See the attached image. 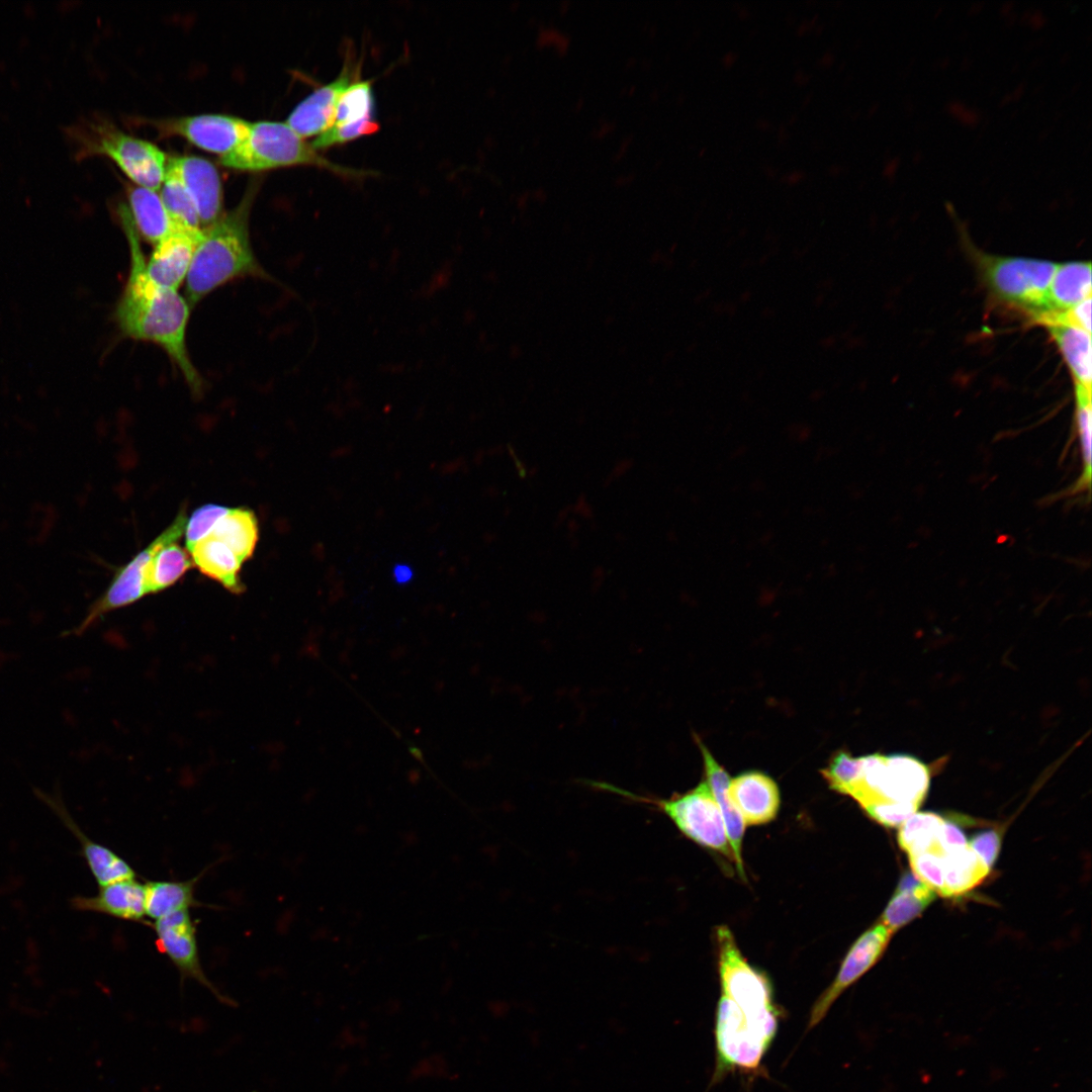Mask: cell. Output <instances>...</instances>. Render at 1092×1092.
I'll return each instance as SVG.
<instances>
[{"label":"cell","instance_id":"10","mask_svg":"<svg viewBox=\"0 0 1092 1092\" xmlns=\"http://www.w3.org/2000/svg\"><path fill=\"white\" fill-rule=\"evenodd\" d=\"M892 932L879 923L855 940L835 979L814 1003L809 1016L808 1029L819 1024L836 999L876 964L887 947Z\"/></svg>","mask_w":1092,"mask_h":1092},{"label":"cell","instance_id":"6","mask_svg":"<svg viewBox=\"0 0 1092 1092\" xmlns=\"http://www.w3.org/2000/svg\"><path fill=\"white\" fill-rule=\"evenodd\" d=\"M859 759V777L849 796L866 812L890 803L920 807L930 785V771L926 764L907 754L875 753Z\"/></svg>","mask_w":1092,"mask_h":1092},{"label":"cell","instance_id":"9","mask_svg":"<svg viewBox=\"0 0 1092 1092\" xmlns=\"http://www.w3.org/2000/svg\"><path fill=\"white\" fill-rule=\"evenodd\" d=\"M158 949L178 970L182 979H192L207 988L220 1001L230 1003L209 981L201 966L196 927L189 910L180 911L153 922Z\"/></svg>","mask_w":1092,"mask_h":1092},{"label":"cell","instance_id":"1","mask_svg":"<svg viewBox=\"0 0 1092 1092\" xmlns=\"http://www.w3.org/2000/svg\"><path fill=\"white\" fill-rule=\"evenodd\" d=\"M117 213L130 254L127 280L114 311L119 332L124 337L160 346L178 366L193 392H200L202 378L186 344L191 306L177 290L161 287L150 279L140 236L127 206L120 203Z\"/></svg>","mask_w":1092,"mask_h":1092},{"label":"cell","instance_id":"22","mask_svg":"<svg viewBox=\"0 0 1092 1092\" xmlns=\"http://www.w3.org/2000/svg\"><path fill=\"white\" fill-rule=\"evenodd\" d=\"M936 893L912 873L905 875L882 915V924L892 933L916 918L934 900Z\"/></svg>","mask_w":1092,"mask_h":1092},{"label":"cell","instance_id":"16","mask_svg":"<svg viewBox=\"0 0 1092 1092\" xmlns=\"http://www.w3.org/2000/svg\"><path fill=\"white\" fill-rule=\"evenodd\" d=\"M70 905L74 910L107 915L116 919L144 922L146 917V888L135 878L120 880L99 887L93 896H75Z\"/></svg>","mask_w":1092,"mask_h":1092},{"label":"cell","instance_id":"7","mask_svg":"<svg viewBox=\"0 0 1092 1092\" xmlns=\"http://www.w3.org/2000/svg\"><path fill=\"white\" fill-rule=\"evenodd\" d=\"M977 257L983 279L997 299L1026 311L1034 322L1049 312V289L1056 263L986 254Z\"/></svg>","mask_w":1092,"mask_h":1092},{"label":"cell","instance_id":"5","mask_svg":"<svg viewBox=\"0 0 1092 1092\" xmlns=\"http://www.w3.org/2000/svg\"><path fill=\"white\" fill-rule=\"evenodd\" d=\"M588 784L603 792L660 811L689 839L734 861L721 811L706 781L670 798L639 795L606 782L590 781Z\"/></svg>","mask_w":1092,"mask_h":1092},{"label":"cell","instance_id":"29","mask_svg":"<svg viewBox=\"0 0 1092 1092\" xmlns=\"http://www.w3.org/2000/svg\"><path fill=\"white\" fill-rule=\"evenodd\" d=\"M373 109L372 83L369 80L358 79L342 94L331 126H344L374 119Z\"/></svg>","mask_w":1092,"mask_h":1092},{"label":"cell","instance_id":"25","mask_svg":"<svg viewBox=\"0 0 1092 1092\" xmlns=\"http://www.w3.org/2000/svg\"><path fill=\"white\" fill-rule=\"evenodd\" d=\"M990 869L967 845L943 855V886L940 896H961L977 887Z\"/></svg>","mask_w":1092,"mask_h":1092},{"label":"cell","instance_id":"15","mask_svg":"<svg viewBox=\"0 0 1092 1092\" xmlns=\"http://www.w3.org/2000/svg\"><path fill=\"white\" fill-rule=\"evenodd\" d=\"M202 229L176 225L155 248L146 262V271L157 285L175 289L186 279Z\"/></svg>","mask_w":1092,"mask_h":1092},{"label":"cell","instance_id":"32","mask_svg":"<svg viewBox=\"0 0 1092 1092\" xmlns=\"http://www.w3.org/2000/svg\"><path fill=\"white\" fill-rule=\"evenodd\" d=\"M860 772L859 757H852L844 751L837 752L823 769L822 774L830 788L846 795L855 784Z\"/></svg>","mask_w":1092,"mask_h":1092},{"label":"cell","instance_id":"34","mask_svg":"<svg viewBox=\"0 0 1092 1092\" xmlns=\"http://www.w3.org/2000/svg\"><path fill=\"white\" fill-rule=\"evenodd\" d=\"M912 874L936 894L943 886V855L929 850L909 855Z\"/></svg>","mask_w":1092,"mask_h":1092},{"label":"cell","instance_id":"37","mask_svg":"<svg viewBox=\"0 0 1092 1092\" xmlns=\"http://www.w3.org/2000/svg\"><path fill=\"white\" fill-rule=\"evenodd\" d=\"M411 571L404 566H399L395 570V577L399 582H404L408 580L411 578Z\"/></svg>","mask_w":1092,"mask_h":1092},{"label":"cell","instance_id":"28","mask_svg":"<svg viewBox=\"0 0 1092 1092\" xmlns=\"http://www.w3.org/2000/svg\"><path fill=\"white\" fill-rule=\"evenodd\" d=\"M944 822L941 816L933 812L913 813L899 826V846L908 855L929 850L941 853L938 837Z\"/></svg>","mask_w":1092,"mask_h":1092},{"label":"cell","instance_id":"2","mask_svg":"<svg viewBox=\"0 0 1092 1092\" xmlns=\"http://www.w3.org/2000/svg\"><path fill=\"white\" fill-rule=\"evenodd\" d=\"M258 186L250 185L240 202L202 229L186 277V295L194 306L216 288L246 276L268 278L252 248L250 214Z\"/></svg>","mask_w":1092,"mask_h":1092},{"label":"cell","instance_id":"11","mask_svg":"<svg viewBox=\"0 0 1092 1092\" xmlns=\"http://www.w3.org/2000/svg\"><path fill=\"white\" fill-rule=\"evenodd\" d=\"M360 63H353L348 55L339 76L302 99L285 122L302 139L322 134L331 126L342 94L360 79Z\"/></svg>","mask_w":1092,"mask_h":1092},{"label":"cell","instance_id":"3","mask_svg":"<svg viewBox=\"0 0 1092 1092\" xmlns=\"http://www.w3.org/2000/svg\"><path fill=\"white\" fill-rule=\"evenodd\" d=\"M219 163L241 171H264L290 166H313L345 178H364L373 171L346 167L322 156L286 122H250L245 139Z\"/></svg>","mask_w":1092,"mask_h":1092},{"label":"cell","instance_id":"4","mask_svg":"<svg viewBox=\"0 0 1092 1092\" xmlns=\"http://www.w3.org/2000/svg\"><path fill=\"white\" fill-rule=\"evenodd\" d=\"M66 132L77 158L97 154L107 156L134 184L157 191L161 188L169 157L153 143L101 119L79 121Z\"/></svg>","mask_w":1092,"mask_h":1092},{"label":"cell","instance_id":"31","mask_svg":"<svg viewBox=\"0 0 1092 1092\" xmlns=\"http://www.w3.org/2000/svg\"><path fill=\"white\" fill-rule=\"evenodd\" d=\"M1076 388V419L1079 432L1081 453L1084 463L1083 484L1089 485L1091 476V453H1092V411L1091 389L1075 385Z\"/></svg>","mask_w":1092,"mask_h":1092},{"label":"cell","instance_id":"35","mask_svg":"<svg viewBox=\"0 0 1092 1092\" xmlns=\"http://www.w3.org/2000/svg\"><path fill=\"white\" fill-rule=\"evenodd\" d=\"M968 845L991 869L1000 850L1001 836L996 830H987L973 836Z\"/></svg>","mask_w":1092,"mask_h":1092},{"label":"cell","instance_id":"8","mask_svg":"<svg viewBox=\"0 0 1092 1092\" xmlns=\"http://www.w3.org/2000/svg\"><path fill=\"white\" fill-rule=\"evenodd\" d=\"M186 521L185 510L182 509L152 543L114 573L107 588L89 606L83 619L63 635L80 636L108 613L129 606L147 595L145 578L150 560L158 549L177 542L182 536Z\"/></svg>","mask_w":1092,"mask_h":1092},{"label":"cell","instance_id":"19","mask_svg":"<svg viewBox=\"0 0 1092 1092\" xmlns=\"http://www.w3.org/2000/svg\"><path fill=\"white\" fill-rule=\"evenodd\" d=\"M127 209L133 225L147 242L156 245L175 226L160 193L134 184L126 186Z\"/></svg>","mask_w":1092,"mask_h":1092},{"label":"cell","instance_id":"18","mask_svg":"<svg viewBox=\"0 0 1092 1092\" xmlns=\"http://www.w3.org/2000/svg\"><path fill=\"white\" fill-rule=\"evenodd\" d=\"M698 744L705 766V781L721 811L738 874L744 878L741 849L746 825L741 814L728 795V787L731 779L726 770L717 762L710 750L699 739Z\"/></svg>","mask_w":1092,"mask_h":1092},{"label":"cell","instance_id":"24","mask_svg":"<svg viewBox=\"0 0 1092 1092\" xmlns=\"http://www.w3.org/2000/svg\"><path fill=\"white\" fill-rule=\"evenodd\" d=\"M1046 328L1069 367L1075 385L1091 389V334L1068 324Z\"/></svg>","mask_w":1092,"mask_h":1092},{"label":"cell","instance_id":"14","mask_svg":"<svg viewBox=\"0 0 1092 1092\" xmlns=\"http://www.w3.org/2000/svg\"><path fill=\"white\" fill-rule=\"evenodd\" d=\"M167 172L176 176L190 194L201 225L208 226L223 214V191L216 167L191 155L169 157Z\"/></svg>","mask_w":1092,"mask_h":1092},{"label":"cell","instance_id":"13","mask_svg":"<svg viewBox=\"0 0 1092 1092\" xmlns=\"http://www.w3.org/2000/svg\"><path fill=\"white\" fill-rule=\"evenodd\" d=\"M34 793L78 840L81 855L99 887L120 880L135 878L134 870L125 859L109 847L91 839L80 828L59 793L53 792L49 794L39 789H35Z\"/></svg>","mask_w":1092,"mask_h":1092},{"label":"cell","instance_id":"26","mask_svg":"<svg viewBox=\"0 0 1092 1092\" xmlns=\"http://www.w3.org/2000/svg\"><path fill=\"white\" fill-rule=\"evenodd\" d=\"M210 535L224 543L244 563L253 555L258 542L257 517L251 510L230 509Z\"/></svg>","mask_w":1092,"mask_h":1092},{"label":"cell","instance_id":"12","mask_svg":"<svg viewBox=\"0 0 1092 1092\" xmlns=\"http://www.w3.org/2000/svg\"><path fill=\"white\" fill-rule=\"evenodd\" d=\"M250 122L226 114H197L170 118L161 128L221 156L231 153L247 135Z\"/></svg>","mask_w":1092,"mask_h":1092},{"label":"cell","instance_id":"27","mask_svg":"<svg viewBox=\"0 0 1092 1092\" xmlns=\"http://www.w3.org/2000/svg\"><path fill=\"white\" fill-rule=\"evenodd\" d=\"M192 566L188 553L177 542L156 551L146 569V592L155 594L177 582Z\"/></svg>","mask_w":1092,"mask_h":1092},{"label":"cell","instance_id":"36","mask_svg":"<svg viewBox=\"0 0 1092 1092\" xmlns=\"http://www.w3.org/2000/svg\"><path fill=\"white\" fill-rule=\"evenodd\" d=\"M968 845L964 831L954 823L945 820L938 837V847L945 855Z\"/></svg>","mask_w":1092,"mask_h":1092},{"label":"cell","instance_id":"17","mask_svg":"<svg viewBox=\"0 0 1092 1092\" xmlns=\"http://www.w3.org/2000/svg\"><path fill=\"white\" fill-rule=\"evenodd\" d=\"M728 795L746 826L770 822L780 808L776 782L760 771H747L731 779Z\"/></svg>","mask_w":1092,"mask_h":1092},{"label":"cell","instance_id":"30","mask_svg":"<svg viewBox=\"0 0 1092 1092\" xmlns=\"http://www.w3.org/2000/svg\"><path fill=\"white\" fill-rule=\"evenodd\" d=\"M160 196L176 225L201 229L196 206L180 180L166 171L160 188Z\"/></svg>","mask_w":1092,"mask_h":1092},{"label":"cell","instance_id":"23","mask_svg":"<svg viewBox=\"0 0 1092 1092\" xmlns=\"http://www.w3.org/2000/svg\"><path fill=\"white\" fill-rule=\"evenodd\" d=\"M201 874L187 881H150L146 888V917L153 921L176 912L189 910L200 903L195 898Z\"/></svg>","mask_w":1092,"mask_h":1092},{"label":"cell","instance_id":"21","mask_svg":"<svg viewBox=\"0 0 1092 1092\" xmlns=\"http://www.w3.org/2000/svg\"><path fill=\"white\" fill-rule=\"evenodd\" d=\"M1091 291L1090 262L1073 261L1057 264L1049 289L1048 313L1068 310L1077 303L1090 298Z\"/></svg>","mask_w":1092,"mask_h":1092},{"label":"cell","instance_id":"20","mask_svg":"<svg viewBox=\"0 0 1092 1092\" xmlns=\"http://www.w3.org/2000/svg\"><path fill=\"white\" fill-rule=\"evenodd\" d=\"M189 552L194 564L203 574L233 594L244 592L245 586L240 577L243 563L224 543L209 535L195 544Z\"/></svg>","mask_w":1092,"mask_h":1092},{"label":"cell","instance_id":"33","mask_svg":"<svg viewBox=\"0 0 1092 1092\" xmlns=\"http://www.w3.org/2000/svg\"><path fill=\"white\" fill-rule=\"evenodd\" d=\"M230 509L207 504L195 510L185 524L186 547L190 551L199 541L209 536L216 523Z\"/></svg>","mask_w":1092,"mask_h":1092}]
</instances>
